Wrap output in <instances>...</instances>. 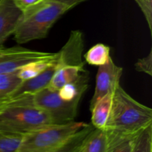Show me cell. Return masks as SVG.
Wrapping results in <instances>:
<instances>
[{
	"mask_svg": "<svg viewBox=\"0 0 152 152\" xmlns=\"http://www.w3.org/2000/svg\"><path fill=\"white\" fill-rule=\"evenodd\" d=\"M55 125L44 110L28 105H10L0 111V132L25 135Z\"/></svg>",
	"mask_w": 152,
	"mask_h": 152,
	"instance_id": "4",
	"label": "cell"
},
{
	"mask_svg": "<svg viewBox=\"0 0 152 152\" xmlns=\"http://www.w3.org/2000/svg\"><path fill=\"white\" fill-rule=\"evenodd\" d=\"M1 109H0V111H1Z\"/></svg>",
	"mask_w": 152,
	"mask_h": 152,
	"instance_id": "28",
	"label": "cell"
},
{
	"mask_svg": "<svg viewBox=\"0 0 152 152\" xmlns=\"http://www.w3.org/2000/svg\"><path fill=\"white\" fill-rule=\"evenodd\" d=\"M83 50L84 38L83 33L79 30L72 31L65 45L56 53L59 68L68 65L84 67V62L82 59Z\"/></svg>",
	"mask_w": 152,
	"mask_h": 152,
	"instance_id": "8",
	"label": "cell"
},
{
	"mask_svg": "<svg viewBox=\"0 0 152 152\" xmlns=\"http://www.w3.org/2000/svg\"><path fill=\"white\" fill-rule=\"evenodd\" d=\"M131 152H152V124L138 134Z\"/></svg>",
	"mask_w": 152,
	"mask_h": 152,
	"instance_id": "20",
	"label": "cell"
},
{
	"mask_svg": "<svg viewBox=\"0 0 152 152\" xmlns=\"http://www.w3.org/2000/svg\"><path fill=\"white\" fill-rule=\"evenodd\" d=\"M3 48H4L3 45H0V51H1V50Z\"/></svg>",
	"mask_w": 152,
	"mask_h": 152,
	"instance_id": "26",
	"label": "cell"
},
{
	"mask_svg": "<svg viewBox=\"0 0 152 152\" xmlns=\"http://www.w3.org/2000/svg\"><path fill=\"white\" fill-rule=\"evenodd\" d=\"M151 124V108L137 102L120 85L113 93L111 113L105 130L138 133Z\"/></svg>",
	"mask_w": 152,
	"mask_h": 152,
	"instance_id": "2",
	"label": "cell"
},
{
	"mask_svg": "<svg viewBox=\"0 0 152 152\" xmlns=\"http://www.w3.org/2000/svg\"><path fill=\"white\" fill-rule=\"evenodd\" d=\"M80 101V99L65 100L59 96L58 91L47 87L34 94L12 98L4 107L10 105H34L46 111L53 124L61 125L74 121Z\"/></svg>",
	"mask_w": 152,
	"mask_h": 152,
	"instance_id": "3",
	"label": "cell"
},
{
	"mask_svg": "<svg viewBox=\"0 0 152 152\" xmlns=\"http://www.w3.org/2000/svg\"><path fill=\"white\" fill-rule=\"evenodd\" d=\"M56 53H54L52 56H48V57L33 61V62L23 65L22 68L18 70V77L22 81L30 80L33 77H37L53 62L55 57H56Z\"/></svg>",
	"mask_w": 152,
	"mask_h": 152,
	"instance_id": "18",
	"label": "cell"
},
{
	"mask_svg": "<svg viewBox=\"0 0 152 152\" xmlns=\"http://www.w3.org/2000/svg\"><path fill=\"white\" fill-rule=\"evenodd\" d=\"M87 123L71 122L61 125H50L26 134L22 137L16 152H50Z\"/></svg>",
	"mask_w": 152,
	"mask_h": 152,
	"instance_id": "5",
	"label": "cell"
},
{
	"mask_svg": "<svg viewBox=\"0 0 152 152\" xmlns=\"http://www.w3.org/2000/svg\"><path fill=\"white\" fill-rule=\"evenodd\" d=\"M94 129V128L91 123H87L83 129L71 135L61 145L50 152H75L80 148L86 137Z\"/></svg>",
	"mask_w": 152,
	"mask_h": 152,
	"instance_id": "17",
	"label": "cell"
},
{
	"mask_svg": "<svg viewBox=\"0 0 152 152\" xmlns=\"http://www.w3.org/2000/svg\"><path fill=\"white\" fill-rule=\"evenodd\" d=\"M17 71L0 74V109L4 108L14 91L22 82L18 77Z\"/></svg>",
	"mask_w": 152,
	"mask_h": 152,
	"instance_id": "15",
	"label": "cell"
},
{
	"mask_svg": "<svg viewBox=\"0 0 152 152\" xmlns=\"http://www.w3.org/2000/svg\"><path fill=\"white\" fill-rule=\"evenodd\" d=\"M135 70L149 76H152V50H151L146 56L138 59L134 64Z\"/></svg>",
	"mask_w": 152,
	"mask_h": 152,
	"instance_id": "22",
	"label": "cell"
},
{
	"mask_svg": "<svg viewBox=\"0 0 152 152\" xmlns=\"http://www.w3.org/2000/svg\"><path fill=\"white\" fill-rule=\"evenodd\" d=\"M88 73L85 71L75 81L61 88L58 91L59 96L63 99L68 101L81 99L82 96L88 87Z\"/></svg>",
	"mask_w": 152,
	"mask_h": 152,
	"instance_id": "14",
	"label": "cell"
},
{
	"mask_svg": "<svg viewBox=\"0 0 152 152\" xmlns=\"http://www.w3.org/2000/svg\"><path fill=\"white\" fill-rule=\"evenodd\" d=\"M22 16L13 0H0V45L13 35Z\"/></svg>",
	"mask_w": 152,
	"mask_h": 152,
	"instance_id": "9",
	"label": "cell"
},
{
	"mask_svg": "<svg viewBox=\"0 0 152 152\" xmlns=\"http://www.w3.org/2000/svg\"><path fill=\"white\" fill-rule=\"evenodd\" d=\"M24 135L0 132V152H16Z\"/></svg>",
	"mask_w": 152,
	"mask_h": 152,
	"instance_id": "21",
	"label": "cell"
},
{
	"mask_svg": "<svg viewBox=\"0 0 152 152\" xmlns=\"http://www.w3.org/2000/svg\"><path fill=\"white\" fill-rule=\"evenodd\" d=\"M53 53L31 50L19 46L4 47L0 51V74L16 72L29 62L47 58Z\"/></svg>",
	"mask_w": 152,
	"mask_h": 152,
	"instance_id": "6",
	"label": "cell"
},
{
	"mask_svg": "<svg viewBox=\"0 0 152 152\" xmlns=\"http://www.w3.org/2000/svg\"><path fill=\"white\" fill-rule=\"evenodd\" d=\"M58 68L59 66H58L56 55V57H55L53 62L42 72L40 73L37 77H33L30 80L22 81L21 84L18 86L17 88L14 91L9 99L23 96V95L34 94L47 88Z\"/></svg>",
	"mask_w": 152,
	"mask_h": 152,
	"instance_id": "10",
	"label": "cell"
},
{
	"mask_svg": "<svg viewBox=\"0 0 152 152\" xmlns=\"http://www.w3.org/2000/svg\"><path fill=\"white\" fill-rule=\"evenodd\" d=\"M106 132L105 152H131L138 133H126L114 130Z\"/></svg>",
	"mask_w": 152,
	"mask_h": 152,
	"instance_id": "11",
	"label": "cell"
},
{
	"mask_svg": "<svg viewBox=\"0 0 152 152\" xmlns=\"http://www.w3.org/2000/svg\"><path fill=\"white\" fill-rule=\"evenodd\" d=\"M113 93L108 94L101 98L91 108V123L94 129H104L107 126L111 105H112Z\"/></svg>",
	"mask_w": 152,
	"mask_h": 152,
	"instance_id": "12",
	"label": "cell"
},
{
	"mask_svg": "<svg viewBox=\"0 0 152 152\" xmlns=\"http://www.w3.org/2000/svg\"><path fill=\"white\" fill-rule=\"evenodd\" d=\"M105 130L94 129L83 141L80 150V152H105Z\"/></svg>",
	"mask_w": 152,
	"mask_h": 152,
	"instance_id": "16",
	"label": "cell"
},
{
	"mask_svg": "<svg viewBox=\"0 0 152 152\" xmlns=\"http://www.w3.org/2000/svg\"><path fill=\"white\" fill-rule=\"evenodd\" d=\"M109 46L102 43H98L92 46L84 55L86 62L94 66H101L106 63L110 59Z\"/></svg>",
	"mask_w": 152,
	"mask_h": 152,
	"instance_id": "19",
	"label": "cell"
},
{
	"mask_svg": "<svg viewBox=\"0 0 152 152\" xmlns=\"http://www.w3.org/2000/svg\"><path fill=\"white\" fill-rule=\"evenodd\" d=\"M80 148H79L78 150H77V151H76L75 152H80Z\"/></svg>",
	"mask_w": 152,
	"mask_h": 152,
	"instance_id": "27",
	"label": "cell"
},
{
	"mask_svg": "<svg viewBox=\"0 0 152 152\" xmlns=\"http://www.w3.org/2000/svg\"><path fill=\"white\" fill-rule=\"evenodd\" d=\"M59 0H42L22 11V16L13 37L19 44H25L47 37L49 31L61 16L71 9Z\"/></svg>",
	"mask_w": 152,
	"mask_h": 152,
	"instance_id": "1",
	"label": "cell"
},
{
	"mask_svg": "<svg viewBox=\"0 0 152 152\" xmlns=\"http://www.w3.org/2000/svg\"><path fill=\"white\" fill-rule=\"evenodd\" d=\"M59 1L65 3V4H68V5L71 6V7H74V6H76L77 4H78L79 3L83 1V0H59Z\"/></svg>",
	"mask_w": 152,
	"mask_h": 152,
	"instance_id": "25",
	"label": "cell"
},
{
	"mask_svg": "<svg viewBox=\"0 0 152 152\" xmlns=\"http://www.w3.org/2000/svg\"><path fill=\"white\" fill-rule=\"evenodd\" d=\"M41 1L42 0H13L16 5L19 9H21L22 11L28 7L34 5V4H37Z\"/></svg>",
	"mask_w": 152,
	"mask_h": 152,
	"instance_id": "24",
	"label": "cell"
},
{
	"mask_svg": "<svg viewBox=\"0 0 152 152\" xmlns=\"http://www.w3.org/2000/svg\"><path fill=\"white\" fill-rule=\"evenodd\" d=\"M143 13L148 24L149 31L152 34V0H134Z\"/></svg>",
	"mask_w": 152,
	"mask_h": 152,
	"instance_id": "23",
	"label": "cell"
},
{
	"mask_svg": "<svg viewBox=\"0 0 152 152\" xmlns=\"http://www.w3.org/2000/svg\"><path fill=\"white\" fill-rule=\"evenodd\" d=\"M123 69L114 63L111 57L104 65L99 66L96 77V86L90 102V109L108 94L114 93L120 86Z\"/></svg>",
	"mask_w": 152,
	"mask_h": 152,
	"instance_id": "7",
	"label": "cell"
},
{
	"mask_svg": "<svg viewBox=\"0 0 152 152\" xmlns=\"http://www.w3.org/2000/svg\"><path fill=\"white\" fill-rule=\"evenodd\" d=\"M84 71V67L71 65L60 67L54 73L48 88L53 91H59L65 85L77 80Z\"/></svg>",
	"mask_w": 152,
	"mask_h": 152,
	"instance_id": "13",
	"label": "cell"
}]
</instances>
